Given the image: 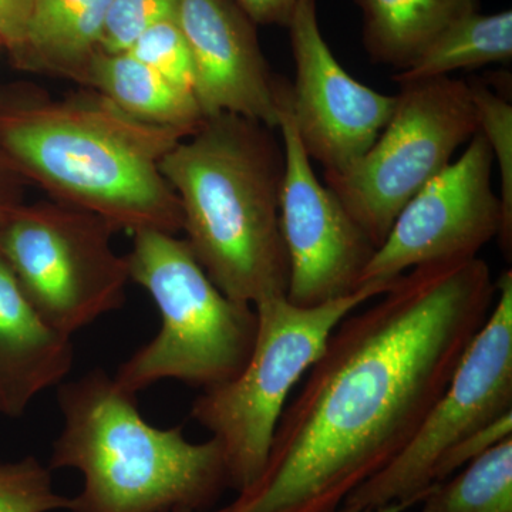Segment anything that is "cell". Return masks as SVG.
<instances>
[{
  "instance_id": "d4e9b609",
  "label": "cell",
  "mask_w": 512,
  "mask_h": 512,
  "mask_svg": "<svg viewBox=\"0 0 512 512\" xmlns=\"http://www.w3.org/2000/svg\"><path fill=\"white\" fill-rule=\"evenodd\" d=\"M33 0H0V45L8 49L13 63L22 69Z\"/></svg>"
},
{
  "instance_id": "277c9868",
  "label": "cell",
  "mask_w": 512,
  "mask_h": 512,
  "mask_svg": "<svg viewBox=\"0 0 512 512\" xmlns=\"http://www.w3.org/2000/svg\"><path fill=\"white\" fill-rule=\"evenodd\" d=\"M136 397L103 369L57 386L63 429L49 468L83 476L69 511H207L229 488L220 443H191L181 427L151 426Z\"/></svg>"
},
{
  "instance_id": "7402d4cb",
  "label": "cell",
  "mask_w": 512,
  "mask_h": 512,
  "mask_svg": "<svg viewBox=\"0 0 512 512\" xmlns=\"http://www.w3.org/2000/svg\"><path fill=\"white\" fill-rule=\"evenodd\" d=\"M127 52L156 70L174 86L192 93L194 63L190 46L177 19L164 20L151 26Z\"/></svg>"
},
{
  "instance_id": "6da1fadb",
  "label": "cell",
  "mask_w": 512,
  "mask_h": 512,
  "mask_svg": "<svg viewBox=\"0 0 512 512\" xmlns=\"http://www.w3.org/2000/svg\"><path fill=\"white\" fill-rule=\"evenodd\" d=\"M481 258L399 276L346 316L285 407L264 473L234 512H333L420 430L493 309Z\"/></svg>"
},
{
  "instance_id": "8992f818",
  "label": "cell",
  "mask_w": 512,
  "mask_h": 512,
  "mask_svg": "<svg viewBox=\"0 0 512 512\" xmlns=\"http://www.w3.org/2000/svg\"><path fill=\"white\" fill-rule=\"evenodd\" d=\"M375 281L345 298L302 308L286 296L255 305L258 330L247 365L228 382L202 390L192 419L220 443L229 488L251 490L264 473L286 400L322 355L333 330L397 281Z\"/></svg>"
},
{
  "instance_id": "30bf717a",
  "label": "cell",
  "mask_w": 512,
  "mask_h": 512,
  "mask_svg": "<svg viewBox=\"0 0 512 512\" xmlns=\"http://www.w3.org/2000/svg\"><path fill=\"white\" fill-rule=\"evenodd\" d=\"M289 90L291 84L281 79L276 130L285 157L279 222L289 265L286 299L311 308L362 288L376 248L338 195L316 177L293 124Z\"/></svg>"
},
{
  "instance_id": "7a4b0ae2",
  "label": "cell",
  "mask_w": 512,
  "mask_h": 512,
  "mask_svg": "<svg viewBox=\"0 0 512 512\" xmlns=\"http://www.w3.org/2000/svg\"><path fill=\"white\" fill-rule=\"evenodd\" d=\"M188 136L134 119L89 87L57 99L32 83L0 86V146L29 184L117 232L183 231L161 161Z\"/></svg>"
},
{
  "instance_id": "ac0fdd59",
  "label": "cell",
  "mask_w": 512,
  "mask_h": 512,
  "mask_svg": "<svg viewBox=\"0 0 512 512\" xmlns=\"http://www.w3.org/2000/svg\"><path fill=\"white\" fill-rule=\"evenodd\" d=\"M512 59V12H473L451 23L406 69L393 76L399 84L450 77L458 70Z\"/></svg>"
},
{
  "instance_id": "7c38bea8",
  "label": "cell",
  "mask_w": 512,
  "mask_h": 512,
  "mask_svg": "<svg viewBox=\"0 0 512 512\" xmlns=\"http://www.w3.org/2000/svg\"><path fill=\"white\" fill-rule=\"evenodd\" d=\"M286 28L296 70L289 90L296 133L325 173H343L375 144L396 96L370 89L343 69L320 32L316 0H299Z\"/></svg>"
},
{
  "instance_id": "83f0119b",
  "label": "cell",
  "mask_w": 512,
  "mask_h": 512,
  "mask_svg": "<svg viewBox=\"0 0 512 512\" xmlns=\"http://www.w3.org/2000/svg\"><path fill=\"white\" fill-rule=\"evenodd\" d=\"M414 504H419V501H400V503H393L383 505V507L372 508V510H357V508L353 507H345L338 508V510L333 512H404L412 508Z\"/></svg>"
},
{
  "instance_id": "4316f807",
  "label": "cell",
  "mask_w": 512,
  "mask_h": 512,
  "mask_svg": "<svg viewBox=\"0 0 512 512\" xmlns=\"http://www.w3.org/2000/svg\"><path fill=\"white\" fill-rule=\"evenodd\" d=\"M254 25H288L299 0H234Z\"/></svg>"
},
{
  "instance_id": "cb8c5ba5",
  "label": "cell",
  "mask_w": 512,
  "mask_h": 512,
  "mask_svg": "<svg viewBox=\"0 0 512 512\" xmlns=\"http://www.w3.org/2000/svg\"><path fill=\"white\" fill-rule=\"evenodd\" d=\"M512 437V413L505 414L500 419L493 421L483 429L468 434L463 440L454 444L450 450L440 458L434 468V484L448 480V477L458 468L467 466L471 461L483 456L488 450L500 444L501 441Z\"/></svg>"
},
{
  "instance_id": "d6986e66",
  "label": "cell",
  "mask_w": 512,
  "mask_h": 512,
  "mask_svg": "<svg viewBox=\"0 0 512 512\" xmlns=\"http://www.w3.org/2000/svg\"><path fill=\"white\" fill-rule=\"evenodd\" d=\"M421 503V512H512V437L434 484Z\"/></svg>"
},
{
  "instance_id": "ffe728a7",
  "label": "cell",
  "mask_w": 512,
  "mask_h": 512,
  "mask_svg": "<svg viewBox=\"0 0 512 512\" xmlns=\"http://www.w3.org/2000/svg\"><path fill=\"white\" fill-rule=\"evenodd\" d=\"M476 107L480 133L493 151L494 164L500 175V201L503 208L501 248L511 256L512 251V106L510 101L494 93L480 80L468 82Z\"/></svg>"
},
{
  "instance_id": "5b68a950",
  "label": "cell",
  "mask_w": 512,
  "mask_h": 512,
  "mask_svg": "<svg viewBox=\"0 0 512 512\" xmlns=\"http://www.w3.org/2000/svg\"><path fill=\"white\" fill-rule=\"evenodd\" d=\"M133 237L130 278L156 303L161 326L119 367L116 383L137 396L161 380L205 390L234 379L254 350L255 306L222 293L185 239L161 231Z\"/></svg>"
},
{
  "instance_id": "8fae6325",
  "label": "cell",
  "mask_w": 512,
  "mask_h": 512,
  "mask_svg": "<svg viewBox=\"0 0 512 512\" xmlns=\"http://www.w3.org/2000/svg\"><path fill=\"white\" fill-rule=\"evenodd\" d=\"M493 173V151L478 131L464 153L403 208L367 264L360 286L394 281L434 262L477 258L503 227Z\"/></svg>"
},
{
  "instance_id": "3957f363",
  "label": "cell",
  "mask_w": 512,
  "mask_h": 512,
  "mask_svg": "<svg viewBox=\"0 0 512 512\" xmlns=\"http://www.w3.org/2000/svg\"><path fill=\"white\" fill-rule=\"evenodd\" d=\"M274 131L237 114L205 117L161 161L192 254L222 293L252 306L288 291L279 222L285 157Z\"/></svg>"
},
{
  "instance_id": "9a60e30c",
  "label": "cell",
  "mask_w": 512,
  "mask_h": 512,
  "mask_svg": "<svg viewBox=\"0 0 512 512\" xmlns=\"http://www.w3.org/2000/svg\"><path fill=\"white\" fill-rule=\"evenodd\" d=\"M111 0H33L22 70L87 87Z\"/></svg>"
},
{
  "instance_id": "ba28073f",
  "label": "cell",
  "mask_w": 512,
  "mask_h": 512,
  "mask_svg": "<svg viewBox=\"0 0 512 512\" xmlns=\"http://www.w3.org/2000/svg\"><path fill=\"white\" fill-rule=\"evenodd\" d=\"M478 131L466 80L400 84L392 117L375 144L343 173H325V184L377 249L414 195Z\"/></svg>"
},
{
  "instance_id": "e0dca14e",
  "label": "cell",
  "mask_w": 512,
  "mask_h": 512,
  "mask_svg": "<svg viewBox=\"0 0 512 512\" xmlns=\"http://www.w3.org/2000/svg\"><path fill=\"white\" fill-rule=\"evenodd\" d=\"M372 62L406 69L451 23L478 12L480 0H355Z\"/></svg>"
},
{
  "instance_id": "4fadbf2b",
  "label": "cell",
  "mask_w": 512,
  "mask_h": 512,
  "mask_svg": "<svg viewBox=\"0 0 512 512\" xmlns=\"http://www.w3.org/2000/svg\"><path fill=\"white\" fill-rule=\"evenodd\" d=\"M177 22L194 63L195 100L204 117L229 113L278 128L279 83L254 23L234 0H180Z\"/></svg>"
},
{
  "instance_id": "2e32d148",
  "label": "cell",
  "mask_w": 512,
  "mask_h": 512,
  "mask_svg": "<svg viewBox=\"0 0 512 512\" xmlns=\"http://www.w3.org/2000/svg\"><path fill=\"white\" fill-rule=\"evenodd\" d=\"M87 87L128 116L154 126L192 134L205 120L194 94L174 86L128 52H100L94 57Z\"/></svg>"
},
{
  "instance_id": "5bb4252c",
  "label": "cell",
  "mask_w": 512,
  "mask_h": 512,
  "mask_svg": "<svg viewBox=\"0 0 512 512\" xmlns=\"http://www.w3.org/2000/svg\"><path fill=\"white\" fill-rule=\"evenodd\" d=\"M72 336L53 329L0 256V417L18 419L73 369Z\"/></svg>"
},
{
  "instance_id": "603a6c76",
  "label": "cell",
  "mask_w": 512,
  "mask_h": 512,
  "mask_svg": "<svg viewBox=\"0 0 512 512\" xmlns=\"http://www.w3.org/2000/svg\"><path fill=\"white\" fill-rule=\"evenodd\" d=\"M178 3L180 0H111L100 52H127L151 26L177 19Z\"/></svg>"
},
{
  "instance_id": "484cf974",
  "label": "cell",
  "mask_w": 512,
  "mask_h": 512,
  "mask_svg": "<svg viewBox=\"0 0 512 512\" xmlns=\"http://www.w3.org/2000/svg\"><path fill=\"white\" fill-rule=\"evenodd\" d=\"M29 181L0 146V229L26 202Z\"/></svg>"
},
{
  "instance_id": "f1b7e54d",
  "label": "cell",
  "mask_w": 512,
  "mask_h": 512,
  "mask_svg": "<svg viewBox=\"0 0 512 512\" xmlns=\"http://www.w3.org/2000/svg\"><path fill=\"white\" fill-rule=\"evenodd\" d=\"M201 512H207V511H201ZM210 512H234V510H232V505H228V507L221 508V510L210 511Z\"/></svg>"
},
{
  "instance_id": "9c48e42d",
  "label": "cell",
  "mask_w": 512,
  "mask_h": 512,
  "mask_svg": "<svg viewBox=\"0 0 512 512\" xmlns=\"http://www.w3.org/2000/svg\"><path fill=\"white\" fill-rule=\"evenodd\" d=\"M493 309L420 430L389 466L359 485L345 507L372 510L424 500L437 463L454 444L512 413V271L495 279Z\"/></svg>"
},
{
  "instance_id": "52a82bcc",
  "label": "cell",
  "mask_w": 512,
  "mask_h": 512,
  "mask_svg": "<svg viewBox=\"0 0 512 512\" xmlns=\"http://www.w3.org/2000/svg\"><path fill=\"white\" fill-rule=\"evenodd\" d=\"M116 232L92 212L26 201L0 229V256L43 320L73 338L126 302L131 278Z\"/></svg>"
},
{
  "instance_id": "44dd1931",
  "label": "cell",
  "mask_w": 512,
  "mask_h": 512,
  "mask_svg": "<svg viewBox=\"0 0 512 512\" xmlns=\"http://www.w3.org/2000/svg\"><path fill=\"white\" fill-rule=\"evenodd\" d=\"M72 498L57 494L52 470L36 457L0 464V512L70 510Z\"/></svg>"
}]
</instances>
